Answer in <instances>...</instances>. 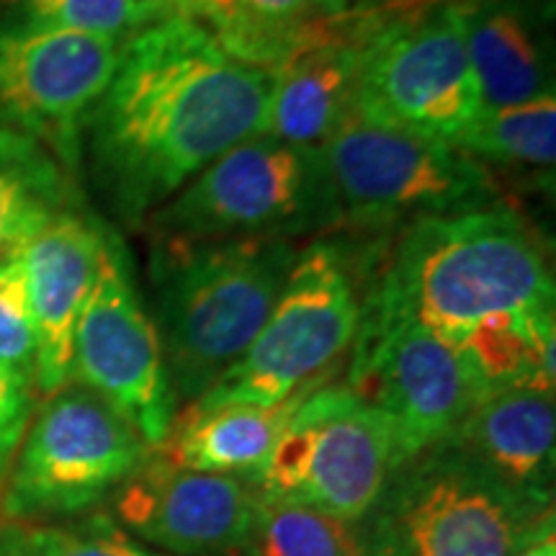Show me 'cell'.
Instances as JSON below:
<instances>
[{
  "instance_id": "1",
  "label": "cell",
  "mask_w": 556,
  "mask_h": 556,
  "mask_svg": "<svg viewBox=\"0 0 556 556\" xmlns=\"http://www.w3.org/2000/svg\"><path fill=\"white\" fill-rule=\"evenodd\" d=\"M270 90L274 73L235 60L186 13L122 41L83 129L116 214L142 225L227 150L263 135Z\"/></svg>"
},
{
  "instance_id": "2",
  "label": "cell",
  "mask_w": 556,
  "mask_h": 556,
  "mask_svg": "<svg viewBox=\"0 0 556 556\" xmlns=\"http://www.w3.org/2000/svg\"><path fill=\"white\" fill-rule=\"evenodd\" d=\"M552 263L516 208L490 204L405 229L361 317L407 323L458 345L484 317L554 304Z\"/></svg>"
},
{
  "instance_id": "3",
  "label": "cell",
  "mask_w": 556,
  "mask_h": 556,
  "mask_svg": "<svg viewBox=\"0 0 556 556\" xmlns=\"http://www.w3.org/2000/svg\"><path fill=\"white\" fill-rule=\"evenodd\" d=\"M299 248L291 240L155 238L150 287L176 405L204 397L253 343Z\"/></svg>"
},
{
  "instance_id": "4",
  "label": "cell",
  "mask_w": 556,
  "mask_h": 556,
  "mask_svg": "<svg viewBox=\"0 0 556 556\" xmlns=\"http://www.w3.org/2000/svg\"><path fill=\"white\" fill-rule=\"evenodd\" d=\"M353 531L361 556H516L554 536V503L438 443L389 471Z\"/></svg>"
},
{
  "instance_id": "5",
  "label": "cell",
  "mask_w": 556,
  "mask_h": 556,
  "mask_svg": "<svg viewBox=\"0 0 556 556\" xmlns=\"http://www.w3.org/2000/svg\"><path fill=\"white\" fill-rule=\"evenodd\" d=\"M155 238L294 240L340 227L323 150L258 135L214 160L148 219Z\"/></svg>"
},
{
  "instance_id": "6",
  "label": "cell",
  "mask_w": 556,
  "mask_h": 556,
  "mask_svg": "<svg viewBox=\"0 0 556 556\" xmlns=\"http://www.w3.org/2000/svg\"><path fill=\"white\" fill-rule=\"evenodd\" d=\"M361 302L351 261L336 242L299 250L278 302L248 351L204 397L184 409L274 407L319 384L356 340Z\"/></svg>"
},
{
  "instance_id": "7",
  "label": "cell",
  "mask_w": 556,
  "mask_h": 556,
  "mask_svg": "<svg viewBox=\"0 0 556 556\" xmlns=\"http://www.w3.org/2000/svg\"><path fill=\"white\" fill-rule=\"evenodd\" d=\"M319 150L336 189L340 225H415L500 204L492 173L467 152L368 122L356 111Z\"/></svg>"
},
{
  "instance_id": "8",
  "label": "cell",
  "mask_w": 556,
  "mask_h": 556,
  "mask_svg": "<svg viewBox=\"0 0 556 556\" xmlns=\"http://www.w3.org/2000/svg\"><path fill=\"white\" fill-rule=\"evenodd\" d=\"M152 448L106 400L80 384L47 397L26 428L0 495L3 520L47 523L119 492Z\"/></svg>"
},
{
  "instance_id": "9",
  "label": "cell",
  "mask_w": 556,
  "mask_h": 556,
  "mask_svg": "<svg viewBox=\"0 0 556 556\" xmlns=\"http://www.w3.org/2000/svg\"><path fill=\"white\" fill-rule=\"evenodd\" d=\"M479 111L456 0L374 18L361 45L356 114L454 144Z\"/></svg>"
},
{
  "instance_id": "10",
  "label": "cell",
  "mask_w": 556,
  "mask_h": 556,
  "mask_svg": "<svg viewBox=\"0 0 556 556\" xmlns=\"http://www.w3.org/2000/svg\"><path fill=\"white\" fill-rule=\"evenodd\" d=\"M394 469L387 420L345 384L302 394L258 479L274 503L304 505L358 523Z\"/></svg>"
},
{
  "instance_id": "11",
  "label": "cell",
  "mask_w": 556,
  "mask_h": 556,
  "mask_svg": "<svg viewBox=\"0 0 556 556\" xmlns=\"http://www.w3.org/2000/svg\"><path fill=\"white\" fill-rule=\"evenodd\" d=\"M353 345L345 387L387 420L394 467L446 441L484 394L464 353L415 325L361 317Z\"/></svg>"
},
{
  "instance_id": "12",
  "label": "cell",
  "mask_w": 556,
  "mask_h": 556,
  "mask_svg": "<svg viewBox=\"0 0 556 556\" xmlns=\"http://www.w3.org/2000/svg\"><path fill=\"white\" fill-rule=\"evenodd\" d=\"M70 381L106 400L152 451L165 446L178 405L155 323L131 281L129 253L111 232L75 328Z\"/></svg>"
},
{
  "instance_id": "13",
  "label": "cell",
  "mask_w": 556,
  "mask_h": 556,
  "mask_svg": "<svg viewBox=\"0 0 556 556\" xmlns=\"http://www.w3.org/2000/svg\"><path fill=\"white\" fill-rule=\"evenodd\" d=\"M119 47L96 34L0 21V124L39 139L70 165Z\"/></svg>"
},
{
  "instance_id": "14",
  "label": "cell",
  "mask_w": 556,
  "mask_h": 556,
  "mask_svg": "<svg viewBox=\"0 0 556 556\" xmlns=\"http://www.w3.org/2000/svg\"><path fill=\"white\" fill-rule=\"evenodd\" d=\"M261 507L250 479L180 469L163 456H150L116 495V516L139 544L173 556L250 552Z\"/></svg>"
},
{
  "instance_id": "15",
  "label": "cell",
  "mask_w": 556,
  "mask_h": 556,
  "mask_svg": "<svg viewBox=\"0 0 556 556\" xmlns=\"http://www.w3.org/2000/svg\"><path fill=\"white\" fill-rule=\"evenodd\" d=\"M106 238V227L67 208L18 253L37 332L34 387L45 397L70 384L75 328L99 276Z\"/></svg>"
},
{
  "instance_id": "16",
  "label": "cell",
  "mask_w": 556,
  "mask_h": 556,
  "mask_svg": "<svg viewBox=\"0 0 556 556\" xmlns=\"http://www.w3.org/2000/svg\"><path fill=\"white\" fill-rule=\"evenodd\" d=\"M443 443L464 451L528 497L554 503V394L490 389Z\"/></svg>"
},
{
  "instance_id": "17",
  "label": "cell",
  "mask_w": 556,
  "mask_h": 556,
  "mask_svg": "<svg viewBox=\"0 0 556 556\" xmlns=\"http://www.w3.org/2000/svg\"><path fill=\"white\" fill-rule=\"evenodd\" d=\"M482 109L554 93L544 18L528 0H456Z\"/></svg>"
},
{
  "instance_id": "18",
  "label": "cell",
  "mask_w": 556,
  "mask_h": 556,
  "mask_svg": "<svg viewBox=\"0 0 556 556\" xmlns=\"http://www.w3.org/2000/svg\"><path fill=\"white\" fill-rule=\"evenodd\" d=\"M374 13H364L343 37L302 52L274 73L266 131L291 144L319 148L356 111L361 45Z\"/></svg>"
},
{
  "instance_id": "19",
  "label": "cell",
  "mask_w": 556,
  "mask_h": 556,
  "mask_svg": "<svg viewBox=\"0 0 556 556\" xmlns=\"http://www.w3.org/2000/svg\"><path fill=\"white\" fill-rule=\"evenodd\" d=\"M304 392L307 389L274 407L225 405L184 409L173 420L168 441L157 454L168 458L173 467L242 477L258 484Z\"/></svg>"
},
{
  "instance_id": "20",
  "label": "cell",
  "mask_w": 556,
  "mask_h": 556,
  "mask_svg": "<svg viewBox=\"0 0 556 556\" xmlns=\"http://www.w3.org/2000/svg\"><path fill=\"white\" fill-rule=\"evenodd\" d=\"M65 168L39 139L0 124V261L18 255L58 214L75 208Z\"/></svg>"
},
{
  "instance_id": "21",
  "label": "cell",
  "mask_w": 556,
  "mask_h": 556,
  "mask_svg": "<svg viewBox=\"0 0 556 556\" xmlns=\"http://www.w3.org/2000/svg\"><path fill=\"white\" fill-rule=\"evenodd\" d=\"M484 392L533 389L554 394L556 317L554 304L507 309L484 317L458 340Z\"/></svg>"
},
{
  "instance_id": "22",
  "label": "cell",
  "mask_w": 556,
  "mask_h": 556,
  "mask_svg": "<svg viewBox=\"0 0 556 556\" xmlns=\"http://www.w3.org/2000/svg\"><path fill=\"white\" fill-rule=\"evenodd\" d=\"M454 148L482 165L552 170L556 163V96L482 109L456 137Z\"/></svg>"
},
{
  "instance_id": "23",
  "label": "cell",
  "mask_w": 556,
  "mask_h": 556,
  "mask_svg": "<svg viewBox=\"0 0 556 556\" xmlns=\"http://www.w3.org/2000/svg\"><path fill=\"white\" fill-rule=\"evenodd\" d=\"M0 556H163L150 552L106 516L75 523H0Z\"/></svg>"
},
{
  "instance_id": "24",
  "label": "cell",
  "mask_w": 556,
  "mask_h": 556,
  "mask_svg": "<svg viewBox=\"0 0 556 556\" xmlns=\"http://www.w3.org/2000/svg\"><path fill=\"white\" fill-rule=\"evenodd\" d=\"M250 552L255 556H361L351 523L312 507L266 497Z\"/></svg>"
},
{
  "instance_id": "25",
  "label": "cell",
  "mask_w": 556,
  "mask_h": 556,
  "mask_svg": "<svg viewBox=\"0 0 556 556\" xmlns=\"http://www.w3.org/2000/svg\"><path fill=\"white\" fill-rule=\"evenodd\" d=\"M178 13L180 9L173 0H41L11 18V24L50 26L127 41Z\"/></svg>"
},
{
  "instance_id": "26",
  "label": "cell",
  "mask_w": 556,
  "mask_h": 556,
  "mask_svg": "<svg viewBox=\"0 0 556 556\" xmlns=\"http://www.w3.org/2000/svg\"><path fill=\"white\" fill-rule=\"evenodd\" d=\"M0 366L29 384L37 377V332L18 255L0 261Z\"/></svg>"
},
{
  "instance_id": "27",
  "label": "cell",
  "mask_w": 556,
  "mask_h": 556,
  "mask_svg": "<svg viewBox=\"0 0 556 556\" xmlns=\"http://www.w3.org/2000/svg\"><path fill=\"white\" fill-rule=\"evenodd\" d=\"M34 384L0 366V495L34 417Z\"/></svg>"
},
{
  "instance_id": "28",
  "label": "cell",
  "mask_w": 556,
  "mask_h": 556,
  "mask_svg": "<svg viewBox=\"0 0 556 556\" xmlns=\"http://www.w3.org/2000/svg\"><path fill=\"white\" fill-rule=\"evenodd\" d=\"M248 16L278 26H302L351 13V0H238Z\"/></svg>"
},
{
  "instance_id": "29",
  "label": "cell",
  "mask_w": 556,
  "mask_h": 556,
  "mask_svg": "<svg viewBox=\"0 0 556 556\" xmlns=\"http://www.w3.org/2000/svg\"><path fill=\"white\" fill-rule=\"evenodd\" d=\"M180 13L201 21L214 34L225 31L235 21L242 16V9L238 0H173Z\"/></svg>"
},
{
  "instance_id": "30",
  "label": "cell",
  "mask_w": 556,
  "mask_h": 556,
  "mask_svg": "<svg viewBox=\"0 0 556 556\" xmlns=\"http://www.w3.org/2000/svg\"><path fill=\"white\" fill-rule=\"evenodd\" d=\"M516 556H556V536H546L531 544L523 552H518Z\"/></svg>"
},
{
  "instance_id": "31",
  "label": "cell",
  "mask_w": 556,
  "mask_h": 556,
  "mask_svg": "<svg viewBox=\"0 0 556 556\" xmlns=\"http://www.w3.org/2000/svg\"><path fill=\"white\" fill-rule=\"evenodd\" d=\"M37 3H41V0H0V13H5L3 21H11Z\"/></svg>"
},
{
  "instance_id": "32",
  "label": "cell",
  "mask_w": 556,
  "mask_h": 556,
  "mask_svg": "<svg viewBox=\"0 0 556 556\" xmlns=\"http://www.w3.org/2000/svg\"><path fill=\"white\" fill-rule=\"evenodd\" d=\"M377 3H402V0H377Z\"/></svg>"
}]
</instances>
